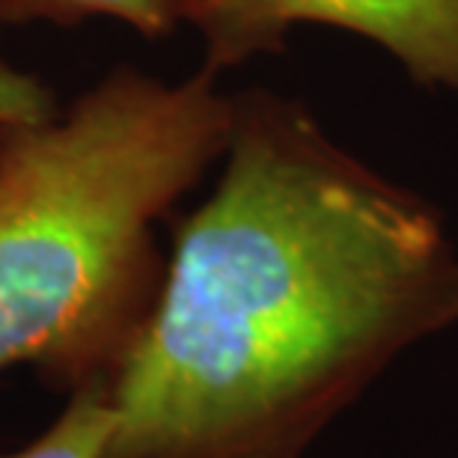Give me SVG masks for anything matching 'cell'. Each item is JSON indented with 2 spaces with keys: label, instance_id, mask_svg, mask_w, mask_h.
Here are the masks:
<instances>
[{
  "label": "cell",
  "instance_id": "obj_1",
  "mask_svg": "<svg viewBox=\"0 0 458 458\" xmlns=\"http://www.w3.org/2000/svg\"><path fill=\"white\" fill-rule=\"evenodd\" d=\"M221 164L119 345L107 458H301L399 354L458 325L444 215L301 102L235 96Z\"/></svg>",
  "mask_w": 458,
  "mask_h": 458
},
{
  "label": "cell",
  "instance_id": "obj_2",
  "mask_svg": "<svg viewBox=\"0 0 458 458\" xmlns=\"http://www.w3.org/2000/svg\"><path fill=\"white\" fill-rule=\"evenodd\" d=\"M233 116L212 69L116 66L66 111L0 125V369L128 340L152 229L221 161Z\"/></svg>",
  "mask_w": 458,
  "mask_h": 458
},
{
  "label": "cell",
  "instance_id": "obj_3",
  "mask_svg": "<svg viewBox=\"0 0 458 458\" xmlns=\"http://www.w3.org/2000/svg\"><path fill=\"white\" fill-rule=\"evenodd\" d=\"M182 21L217 75L283 51L298 27H331L378 45L414 84L458 96V0H182Z\"/></svg>",
  "mask_w": 458,
  "mask_h": 458
},
{
  "label": "cell",
  "instance_id": "obj_4",
  "mask_svg": "<svg viewBox=\"0 0 458 458\" xmlns=\"http://www.w3.org/2000/svg\"><path fill=\"white\" fill-rule=\"evenodd\" d=\"M0 15L6 24L111 18L143 36H167L182 24V0H0Z\"/></svg>",
  "mask_w": 458,
  "mask_h": 458
},
{
  "label": "cell",
  "instance_id": "obj_5",
  "mask_svg": "<svg viewBox=\"0 0 458 458\" xmlns=\"http://www.w3.org/2000/svg\"><path fill=\"white\" fill-rule=\"evenodd\" d=\"M114 437V408L107 387H89L78 393L60 420L33 441L27 450L0 458H107Z\"/></svg>",
  "mask_w": 458,
  "mask_h": 458
},
{
  "label": "cell",
  "instance_id": "obj_6",
  "mask_svg": "<svg viewBox=\"0 0 458 458\" xmlns=\"http://www.w3.org/2000/svg\"><path fill=\"white\" fill-rule=\"evenodd\" d=\"M57 107V98L51 87L42 84V78L9 60H0V125L33 123L54 114Z\"/></svg>",
  "mask_w": 458,
  "mask_h": 458
},
{
  "label": "cell",
  "instance_id": "obj_7",
  "mask_svg": "<svg viewBox=\"0 0 458 458\" xmlns=\"http://www.w3.org/2000/svg\"><path fill=\"white\" fill-rule=\"evenodd\" d=\"M4 24H6V21H4V15H0V30H4Z\"/></svg>",
  "mask_w": 458,
  "mask_h": 458
}]
</instances>
